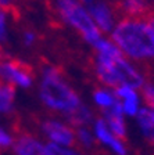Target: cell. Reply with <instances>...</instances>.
<instances>
[{"label": "cell", "instance_id": "obj_1", "mask_svg": "<svg viewBox=\"0 0 154 155\" xmlns=\"http://www.w3.org/2000/svg\"><path fill=\"white\" fill-rule=\"evenodd\" d=\"M114 42L132 58L154 57V32L140 18H124L112 32Z\"/></svg>", "mask_w": 154, "mask_h": 155}, {"label": "cell", "instance_id": "obj_2", "mask_svg": "<svg viewBox=\"0 0 154 155\" xmlns=\"http://www.w3.org/2000/svg\"><path fill=\"white\" fill-rule=\"evenodd\" d=\"M40 98L51 110L71 114L80 105V100L61 76L56 67H46L43 69V82L40 86Z\"/></svg>", "mask_w": 154, "mask_h": 155}, {"label": "cell", "instance_id": "obj_3", "mask_svg": "<svg viewBox=\"0 0 154 155\" xmlns=\"http://www.w3.org/2000/svg\"><path fill=\"white\" fill-rule=\"evenodd\" d=\"M58 8L65 21L78 29L90 45H96L100 40V31L93 18L86 13V10L77 0H57Z\"/></svg>", "mask_w": 154, "mask_h": 155}, {"label": "cell", "instance_id": "obj_4", "mask_svg": "<svg viewBox=\"0 0 154 155\" xmlns=\"http://www.w3.org/2000/svg\"><path fill=\"white\" fill-rule=\"evenodd\" d=\"M0 78L11 84L29 87L32 84V68L18 60L2 61L0 62Z\"/></svg>", "mask_w": 154, "mask_h": 155}, {"label": "cell", "instance_id": "obj_5", "mask_svg": "<svg viewBox=\"0 0 154 155\" xmlns=\"http://www.w3.org/2000/svg\"><path fill=\"white\" fill-rule=\"evenodd\" d=\"M42 129L51 143L64 145V147L77 145V133L71 126L64 125L58 120H43Z\"/></svg>", "mask_w": 154, "mask_h": 155}, {"label": "cell", "instance_id": "obj_6", "mask_svg": "<svg viewBox=\"0 0 154 155\" xmlns=\"http://www.w3.org/2000/svg\"><path fill=\"white\" fill-rule=\"evenodd\" d=\"M112 62H114L115 71H117V74H118L121 86H128V87H131V89L143 87V78L138 74L136 69H133V68L125 61L124 55L114 58Z\"/></svg>", "mask_w": 154, "mask_h": 155}, {"label": "cell", "instance_id": "obj_7", "mask_svg": "<svg viewBox=\"0 0 154 155\" xmlns=\"http://www.w3.org/2000/svg\"><path fill=\"white\" fill-rule=\"evenodd\" d=\"M13 150L15 155H47L45 145L28 133H22L17 137Z\"/></svg>", "mask_w": 154, "mask_h": 155}, {"label": "cell", "instance_id": "obj_8", "mask_svg": "<svg viewBox=\"0 0 154 155\" xmlns=\"http://www.w3.org/2000/svg\"><path fill=\"white\" fill-rule=\"evenodd\" d=\"M94 132H96V137L103 143V144L111 147L118 155H126V148H125V145H124V143H122L121 140H118L115 136L110 132L108 126H107V123L104 119L96 120Z\"/></svg>", "mask_w": 154, "mask_h": 155}, {"label": "cell", "instance_id": "obj_9", "mask_svg": "<svg viewBox=\"0 0 154 155\" xmlns=\"http://www.w3.org/2000/svg\"><path fill=\"white\" fill-rule=\"evenodd\" d=\"M89 8H90L92 18L100 26V29L104 31V32H110L112 29V17L110 14L108 7L104 3H96V4H92Z\"/></svg>", "mask_w": 154, "mask_h": 155}, {"label": "cell", "instance_id": "obj_10", "mask_svg": "<svg viewBox=\"0 0 154 155\" xmlns=\"http://www.w3.org/2000/svg\"><path fill=\"white\" fill-rule=\"evenodd\" d=\"M138 123L140 126L145 137L154 144V110L153 108H142L136 114Z\"/></svg>", "mask_w": 154, "mask_h": 155}, {"label": "cell", "instance_id": "obj_11", "mask_svg": "<svg viewBox=\"0 0 154 155\" xmlns=\"http://www.w3.org/2000/svg\"><path fill=\"white\" fill-rule=\"evenodd\" d=\"M121 2V7L126 14L132 15L131 18H145L151 10L146 4L145 0H119Z\"/></svg>", "mask_w": 154, "mask_h": 155}, {"label": "cell", "instance_id": "obj_12", "mask_svg": "<svg viewBox=\"0 0 154 155\" xmlns=\"http://www.w3.org/2000/svg\"><path fill=\"white\" fill-rule=\"evenodd\" d=\"M67 118L68 122L72 126H75V127H85V125H87L92 120V114L84 104H80L75 111L68 114Z\"/></svg>", "mask_w": 154, "mask_h": 155}, {"label": "cell", "instance_id": "obj_13", "mask_svg": "<svg viewBox=\"0 0 154 155\" xmlns=\"http://www.w3.org/2000/svg\"><path fill=\"white\" fill-rule=\"evenodd\" d=\"M15 89L11 83H3L0 86V112H9L11 111L14 101Z\"/></svg>", "mask_w": 154, "mask_h": 155}, {"label": "cell", "instance_id": "obj_14", "mask_svg": "<svg viewBox=\"0 0 154 155\" xmlns=\"http://www.w3.org/2000/svg\"><path fill=\"white\" fill-rule=\"evenodd\" d=\"M94 100L103 108H110L112 105V103L115 101V98L106 90H96L94 91Z\"/></svg>", "mask_w": 154, "mask_h": 155}, {"label": "cell", "instance_id": "obj_15", "mask_svg": "<svg viewBox=\"0 0 154 155\" xmlns=\"http://www.w3.org/2000/svg\"><path fill=\"white\" fill-rule=\"evenodd\" d=\"M75 133H77L78 141H79L82 145H85V147H87V148H89V147H93L94 139L86 127H77Z\"/></svg>", "mask_w": 154, "mask_h": 155}, {"label": "cell", "instance_id": "obj_16", "mask_svg": "<svg viewBox=\"0 0 154 155\" xmlns=\"http://www.w3.org/2000/svg\"><path fill=\"white\" fill-rule=\"evenodd\" d=\"M46 152H47V155H79L78 152L71 151L67 147L58 145L56 143H49L46 145Z\"/></svg>", "mask_w": 154, "mask_h": 155}, {"label": "cell", "instance_id": "obj_17", "mask_svg": "<svg viewBox=\"0 0 154 155\" xmlns=\"http://www.w3.org/2000/svg\"><path fill=\"white\" fill-rule=\"evenodd\" d=\"M122 108H124V112L128 114V115H131V116L136 115V114H138V111H139L138 96H136V97H132V98H126V100H124Z\"/></svg>", "mask_w": 154, "mask_h": 155}, {"label": "cell", "instance_id": "obj_18", "mask_svg": "<svg viewBox=\"0 0 154 155\" xmlns=\"http://www.w3.org/2000/svg\"><path fill=\"white\" fill-rule=\"evenodd\" d=\"M13 144V137L4 132L3 129H0V147H11Z\"/></svg>", "mask_w": 154, "mask_h": 155}, {"label": "cell", "instance_id": "obj_19", "mask_svg": "<svg viewBox=\"0 0 154 155\" xmlns=\"http://www.w3.org/2000/svg\"><path fill=\"white\" fill-rule=\"evenodd\" d=\"M6 39V18H4V11L0 8V42Z\"/></svg>", "mask_w": 154, "mask_h": 155}, {"label": "cell", "instance_id": "obj_20", "mask_svg": "<svg viewBox=\"0 0 154 155\" xmlns=\"http://www.w3.org/2000/svg\"><path fill=\"white\" fill-rule=\"evenodd\" d=\"M146 19H147V21H146V22H147V25L150 26L151 31L154 32V11H150V13L146 15Z\"/></svg>", "mask_w": 154, "mask_h": 155}, {"label": "cell", "instance_id": "obj_21", "mask_svg": "<svg viewBox=\"0 0 154 155\" xmlns=\"http://www.w3.org/2000/svg\"><path fill=\"white\" fill-rule=\"evenodd\" d=\"M24 40H25V43L26 45H32L33 42H35V33H32V32H26L25 33V36H24Z\"/></svg>", "mask_w": 154, "mask_h": 155}, {"label": "cell", "instance_id": "obj_22", "mask_svg": "<svg viewBox=\"0 0 154 155\" xmlns=\"http://www.w3.org/2000/svg\"><path fill=\"white\" fill-rule=\"evenodd\" d=\"M13 0H0V8H11Z\"/></svg>", "mask_w": 154, "mask_h": 155}, {"label": "cell", "instance_id": "obj_23", "mask_svg": "<svg viewBox=\"0 0 154 155\" xmlns=\"http://www.w3.org/2000/svg\"><path fill=\"white\" fill-rule=\"evenodd\" d=\"M80 2H82V3H85L86 6H89V7L93 4V0H80Z\"/></svg>", "mask_w": 154, "mask_h": 155}, {"label": "cell", "instance_id": "obj_24", "mask_svg": "<svg viewBox=\"0 0 154 155\" xmlns=\"http://www.w3.org/2000/svg\"><path fill=\"white\" fill-rule=\"evenodd\" d=\"M2 84H3V83H2V82H0V86H2Z\"/></svg>", "mask_w": 154, "mask_h": 155}]
</instances>
